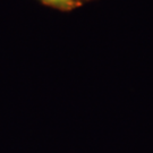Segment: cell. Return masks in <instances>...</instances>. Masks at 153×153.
<instances>
[{"mask_svg": "<svg viewBox=\"0 0 153 153\" xmlns=\"http://www.w3.org/2000/svg\"><path fill=\"white\" fill-rule=\"evenodd\" d=\"M41 1L59 9H71L79 5L82 0H41Z\"/></svg>", "mask_w": 153, "mask_h": 153, "instance_id": "6da1fadb", "label": "cell"}]
</instances>
